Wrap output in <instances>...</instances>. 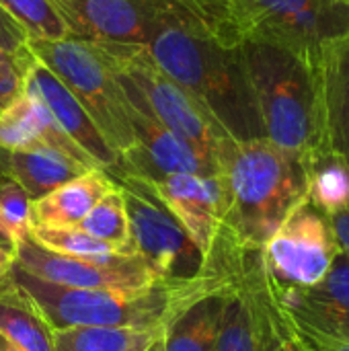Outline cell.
I'll use <instances>...</instances> for the list:
<instances>
[{
  "mask_svg": "<svg viewBox=\"0 0 349 351\" xmlns=\"http://www.w3.org/2000/svg\"><path fill=\"white\" fill-rule=\"evenodd\" d=\"M306 199L325 216L349 206V169L325 144L309 160Z\"/></svg>",
  "mask_w": 349,
  "mask_h": 351,
  "instance_id": "obj_23",
  "label": "cell"
},
{
  "mask_svg": "<svg viewBox=\"0 0 349 351\" xmlns=\"http://www.w3.org/2000/svg\"><path fill=\"white\" fill-rule=\"evenodd\" d=\"M0 333L21 351H56L53 331L10 280V274L0 284Z\"/></svg>",
  "mask_w": 349,
  "mask_h": 351,
  "instance_id": "obj_21",
  "label": "cell"
},
{
  "mask_svg": "<svg viewBox=\"0 0 349 351\" xmlns=\"http://www.w3.org/2000/svg\"><path fill=\"white\" fill-rule=\"evenodd\" d=\"M14 263L43 282L66 288L136 290L160 282L140 255L70 257L47 251L29 237L14 245Z\"/></svg>",
  "mask_w": 349,
  "mask_h": 351,
  "instance_id": "obj_10",
  "label": "cell"
},
{
  "mask_svg": "<svg viewBox=\"0 0 349 351\" xmlns=\"http://www.w3.org/2000/svg\"><path fill=\"white\" fill-rule=\"evenodd\" d=\"M78 228L95 237L97 241L109 245L117 255H136L123 193L117 183L95 204V208L84 216Z\"/></svg>",
  "mask_w": 349,
  "mask_h": 351,
  "instance_id": "obj_24",
  "label": "cell"
},
{
  "mask_svg": "<svg viewBox=\"0 0 349 351\" xmlns=\"http://www.w3.org/2000/svg\"><path fill=\"white\" fill-rule=\"evenodd\" d=\"M29 45L27 33L0 8V47L6 51H21Z\"/></svg>",
  "mask_w": 349,
  "mask_h": 351,
  "instance_id": "obj_30",
  "label": "cell"
},
{
  "mask_svg": "<svg viewBox=\"0 0 349 351\" xmlns=\"http://www.w3.org/2000/svg\"><path fill=\"white\" fill-rule=\"evenodd\" d=\"M31 53L80 101L109 146L123 156L134 146L128 99L101 43L84 39L29 41Z\"/></svg>",
  "mask_w": 349,
  "mask_h": 351,
  "instance_id": "obj_6",
  "label": "cell"
},
{
  "mask_svg": "<svg viewBox=\"0 0 349 351\" xmlns=\"http://www.w3.org/2000/svg\"><path fill=\"white\" fill-rule=\"evenodd\" d=\"M0 8L27 33L29 41L68 39L70 31L49 0H0Z\"/></svg>",
  "mask_w": 349,
  "mask_h": 351,
  "instance_id": "obj_25",
  "label": "cell"
},
{
  "mask_svg": "<svg viewBox=\"0 0 349 351\" xmlns=\"http://www.w3.org/2000/svg\"><path fill=\"white\" fill-rule=\"evenodd\" d=\"M144 181V179H142ZM169 212L187 230L206 261H212L226 216V183L220 175L179 173L146 181Z\"/></svg>",
  "mask_w": 349,
  "mask_h": 351,
  "instance_id": "obj_12",
  "label": "cell"
},
{
  "mask_svg": "<svg viewBox=\"0 0 349 351\" xmlns=\"http://www.w3.org/2000/svg\"><path fill=\"white\" fill-rule=\"evenodd\" d=\"M146 49L234 140L265 138L241 47L222 45L202 19H181L165 25Z\"/></svg>",
  "mask_w": 349,
  "mask_h": 351,
  "instance_id": "obj_2",
  "label": "cell"
},
{
  "mask_svg": "<svg viewBox=\"0 0 349 351\" xmlns=\"http://www.w3.org/2000/svg\"><path fill=\"white\" fill-rule=\"evenodd\" d=\"M274 346L276 327L261 251H251L245 255L234 288L224 296L216 351H274Z\"/></svg>",
  "mask_w": 349,
  "mask_h": 351,
  "instance_id": "obj_11",
  "label": "cell"
},
{
  "mask_svg": "<svg viewBox=\"0 0 349 351\" xmlns=\"http://www.w3.org/2000/svg\"><path fill=\"white\" fill-rule=\"evenodd\" d=\"M31 62L33 53L29 45L21 51H6L0 47V113L23 95Z\"/></svg>",
  "mask_w": 349,
  "mask_h": 351,
  "instance_id": "obj_28",
  "label": "cell"
},
{
  "mask_svg": "<svg viewBox=\"0 0 349 351\" xmlns=\"http://www.w3.org/2000/svg\"><path fill=\"white\" fill-rule=\"evenodd\" d=\"M329 222H331L335 241L339 245V251L349 259V206L335 212V214H331Z\"/></svg>",
  "mask_w": 349,
  "mask_h": 351,
  "instance_id": "obj_32",
  "label": "cell"
},
{
  "mask_svg": "<svg viewBox=\"0 0 349 351\" xmlns=\"http://www.w3.org/2000/svg\"><path fill=\"white\" fill-rule=\"evenodd\" d=\"M113 179L123 193L136 255L142 257L158 280H195L214 271L222 263L218 247L212 261L204 259L187 230L146 181L134 175H115Z\"/></svg>",
  "mask_w": 349,
  "mask_h": 351,
  "instance_id": "obj_7",
  "label": "cell"
},
{
  "mask_svg": "<svg viewBox=\"0 0 349 351\" xmlns=\"http://www.w3.org/2000/svg\"><path fill=\"white\" fill-rule=\"evenodd\" d=\"M267 288V286H265ZM269 294V292H267ZM269 302H272V313H274V327H276V346L274 351H311L309 346L302 341L300 333L296 331V327L290 323V319L274 304L272 296H269Z\"/></svg>",
  "mask_w": 349,
  "mask_h": 351,
  "instance_id": "obj_29",
  "label": "cell"
},
{
  "mask_svg": "<svg viewBox=\"0 0 349 351\" xmlns=\"http://www.w3.org/2000/svg\"><path fill=\"white\" fill-rule=\"evenodd\" d=\"M0 146L8 150L45 146L78 160L88 169H99L93 158L82 152L58 125L45 105L25 90L10 107L0 113Z\"/></svg>",
  "mask_w": 349,
  "mask_h": 351,
  "instance_id": "obj_16",
  "label": "cell"
},
{
  "mask_svg": "<svg viewBox=\"0 0 349 351\" xmlns=\"http://www.w3.org/2000/svg\"><path fill=\"white\" fill-rule=\"evenodd\" d=\"M0 247H4V249H10V251H14V245L0 232Z\"/></svg>",
  "mask_w": 349,
  "mask_h": 351,
  "instance_id": "obj_37",
  "label": "cell"
},
{
  "mask_svg": "<svg viewBox=\"0 0 349 351\" xmlns=\"http://www.w3.org/2000/svg\"><path fill=\"white\" fill-rule=\"evenodd\" d=\"M0 351H21V350H16L12 343H8V341L2 337V333H0Z\"/></svg>",
  "mask_w": 349,
  "mask_h": 351,
  "instance_id": "obj_36",
  "label": "cell"
},
{
  "mask_svg": "<svg viewBox=\"0 0 349 351\" xmlns=\"http://www.w3.org/2000/svg\"><path fill=\"white\" fill-rule=\"evenodd\" d=\"M228 290L202 296L185 306L181 313H177L173 321L165 327L163 351H216L222 304Z\"/></svg>",
  "mask_w": 349,
  "mask_h": 351,
  "instance_id": "obj_20",
  "label": "cell"
},
{
  "mask_svg": "<svg viewBox=\"0 0 349 351\" xmlns=\"http://www.w3.org/2000/svg\"><path fill=\"white\" fill-rule=\"evenodd\" d=\"M346 2H349V0H346Z\"/></svg>",
  "mask_w": 349,
  "mask_h": 351,
  "instance_id": "obj_39",
  "label": "cell"
},
{
  "mask_svg": "<svg viewBox=\"0 0 349 351\" xmlns=\"http://www.w3.org/2000/svg\"><path fill=\"white\" fill-rule=\"evenodd\" d=\"M165 327H72L53 331L56 351H144Z\"/></svg>",
  "mask_w": 349,
  "mask_h": 351,
  "instance_id": "obj_22",
  "label": "cell"
},
{
  "mask_svg": "<svg viewBox=\"0 0 349 351\" xmlns=\"http://www.w3.org/2000/svg\"><path fill=\"white\" fill-rule=\"evenodd\" d=\"M8 167H10V150L0 146V181H4L8 175Z\"/></svg>",
  "mask_w": 349,
  "mask_h": 351,
  "instance_id": "obj_34",
  "label": "cell"
},
{
  "mask_svg": "<svg viewBox=\"0 0 349 351\" xmlns=\"http://www.w3.org/2000/svg\"><path fill=\"white\" fill-rule=\"evenodd\" d=\"M70 37L93 43L148 45L169 23L202 19L179 0H49Z\"/></svg>",
  "mask_w": 349,
  "mask_h": 351,
  "instance_id": "obj_9",
  "label": "cell"
},
{
  "mask_svg": "<svg viewBox=\"0 0 349 351\" xmlns=\"http://www.w3.org/2000/svg\"><path fill=\"white\" fill-rule=\"evenodd\" d=\"M86 171L88 167L80 165L78 160L53 148L33 146V148L10 150L8 175L25 189L31 202L45 197L60 185L72 181L74 177Z\"/></svg>",
  "mask_w": 349,
  "mask_h": 351,
  "instance_id": "obj_19",
  "label": "cell"
},
{
  "mask_svg": "<svg viewBox=\"0 0 349 351\" xmlns=\"http://www.w3.org/2000/svg\"><path fill=\"white\" fill-rule=\"evenodd\" d=\"M125 99L134 146L121 156V171L117 175H134L150 183L179 173L220 175L189 144L156 121L138 101L128 95Z\"/></svg>",
  "mask_w": 349,
  "mask_h": 351,
  "instance_id": "obj_13",
  "label": "cell"
},
{
  "mask_svg": "<svg viewBox=\"0 0 349 351\" xmlns=\"http://www.w3.org/2000/svg\"><path fill=\"white\" fill-rule=\"evenodd\" d=\"M294 327H296V331L300 333L302 341L309 346L311 351H349V339L329 337V335H323V333H317V331H311V329H302L298 325H294Z\"/></svg>",
  "mask_w": 349,
  "mask_h": 351,
  "instance_id": "obj_31",
  "label": "cell"
},
{
  "mask_svg": "<svg viewBox=\"0 0 349 351\" xmlns=\"http://www.w3.org/2000/svg\"><path fill=\"white\" fill-rule=\"evenodd\" d=\"M29 239L39 247L70 255V257H107L117 255L109 245L97 241L95 237L86 234L78 226H64V228H47V226H31Z\"/></svg>",
  "mask_w": 349,
  "mask_h": 351,
  "instance_id": "obj_26",
  "label": "cell"
},
{
  "mask_svg": "<svg viewBox=\"0 0 349 351\" xmlns=\"http://www.w3.org/2000/svg\"><path fill=\"white\" fill-rule=\"evenodd\" d=\"M206 29L228 47L280 43L317 66L327 47L349 37L346 0H193Z\"/></svg>",
  "mask_w": 349,
  "mask_h": 351,
  "instance_id": "obj_3",
  "label": "cell"
},
{
  "mask_svg": "<svg viewBox=\"0 0 349 351\" xmlns=\"http://www.w3.org/2000/svg\"><path fill=\"white\" fill-rule=\"evenodd\" d=\"M115 187V179L103 169H88L31 204V226H78L95 204Z\"/></svg>",
  "mask_w": 349,
  "mask_h": 351,
  "instance_id": "obj_18",
  "label": "cell"
},
{
  "mask_svg": "<svg viewBox=\"0 0 349 351\" xmlns=\"http://www.w3.org/2000/svg\"><path fill=\"white\" fill-rule=\"evenodd\" d=\"M315 72L323 113V144L349 169V37L325 49Z\"/></svg>",
  "mask_w": 349,
  "mask_h": 351,
  "instance_id": "obj_17",
  "label": "cell"
},
{
  "mask_svg": "<svg viewBox=\"0 0 349 351\" xmlns=\"http://www.w3.org/2000/svg\"><path fill=\"white\" fill-rule=\"evenodd\" d=\"M31 204V197L14 179L0 181V232L12 245L29 237Z\"/></svg>",
  "mask_w": 349,
  "mask_h": 351,
  "instance_id": "obj_27",
  "label": "cell"
},
{
  "mask_svg": "<svg viewBox=\"0 0 349 351\" xmlns=\"http://www.w3.org/2000/svg\"><path fill=\"white\" fill-rule=\"evenodd\" d=\"M337 255L329 216L304 199L263 245L261 269L274 288H311L327 276Z\"/></svg>",
  "mask_w": 349,
  "mask_h": 351,
  "instance_id": "obj_8",
  "label": "cell"
},
{
  "mask_svg": "<svg viewBox=\"0 0 349 351\" xmlns=\"http://www.w3.org/2000/svg\"><path fill=\"white\" fill-rule=\"evenodd\" d=\"M239 47L263 136L309 160L323 148V113L315 66L272 41H245Z\"/></svg>",
  "mask_w": 349,
  "mask_h": 351,
  "instance_id": "obj_4",
  "label": "cell"
},
{
  "mask_svg": "<svg viewBox=\"0 0 349 351\" xmlns=\"http://www.w3.org/2000/svg\"><path fill=\"white\" fill-rule=\"evenodd\" d=\"M144 351H163V335H160L158 339H154Z\"/></svg>",
  "mask_w": 349,
  "mask_h": 351,
  "instance_id": "obj_35",
  "label": "cell"
},
{
  "mask_svg": "<svg viewBox=\"0 0 349 351\" xmlns=\"http://www.w3.org/2000/svg\"><path fill=\"white\" fill-rule=\"evenodd\" d=\"M226 216L222 239L241 251H261L309 193V162L267 138L232 140L222 158Z\"/></svg>",
  "mask_w": 349,
  "mask_h": 351,
  "instance_id": "obj_1",
  "label": "cell"
},
{
  "mask_svg": "<svg viewBox=\"0 0 349 351\" xmlns=\"http://www.w3.org/2000/svg\"><path fill=\"white\" fill-rule=\"evenodd\" d=\"M265 286L274 304L294 325L329 337L349 339V259L341 251L327 276L311 288L280 290L267 282Z\"/></svg>",
  "mask_w": 349,
  "mask_h": 351,
  "instance_id": "obj_14",
  "label": "cell"
},
{
  "mask_svg": "<svg viewBox=\"0 0 349 351\" xmlns=\"http://www.w3.org/2000/svg\"><path fill=\"white\" fill-rule=\"evenodd\" d=\"M101 45L123 93L220 173V158L234 138L218 123L210 109L171 78L144 45Z\"/></svg>",
  "mask_w": 349,
  "mask_h": 351,
  "instance_id": "obj_5",
  "label": "cell"
},
{
  "mask_svg": "<svg viewBox=\"0 0 349 351\" xmlns=\"http://www.w3.org/2000/svg\"><path fill=\"white\" fill-rule=\"evenodd\" d=\"M12 265H14V251L0 247V284L8 278Z\"/></svg>",
  "mask_w": 349,
  "mask_h": 351,
  "instance_id": "obj_33",
  "label": "cell"
},
{
  "mask_svg": "<svg viewBox=\"0 0 349 351\" xmlns=\"http://www.w3.org/2000/svg\"><path fill=\"white\" fill-rule=\"evenodd\" d=\"M25 93L39 99L58 125L72 138V142L86 152L93 162L111 177L121 171V156L109 146L101 130L80 105V101L64 86V82L43 66L35 56L25 76Z\"/></svg>",
  "mask_w": 349,
  "mask_h": 351,
  "instance_id": "obj_15",
  "label": "cell"
},
{
  "mask_svg": "<svg viewBox=\"0 0 349 351\" xmlns=\"http://www.w3.org/2000/svg\"><path fill=\"white\" fill-rule=\"evenodd\" d=\"M179 2H183L185 6H189L195 14H200V10H197V6H195V2H193V0H179ZM200 16H202V14H200Z\"/></svg>",
  "mask_w": 349,
  "mask_h": 351,
  "instance_id": "obj_38",
  "label": "cell"
}]
</instances>
